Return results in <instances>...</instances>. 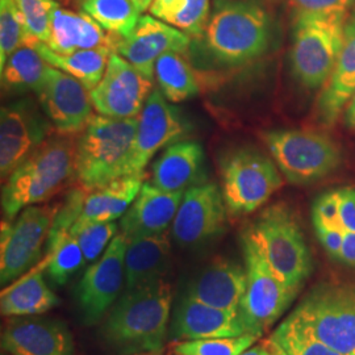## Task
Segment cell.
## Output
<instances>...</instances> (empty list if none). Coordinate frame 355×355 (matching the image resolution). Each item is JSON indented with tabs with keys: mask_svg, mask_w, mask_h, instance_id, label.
Segmentation results:
<instances>
[{
	"mask_svg": "<svg viewBox=\"0 0 355 355\" xmlns=\"http://www.w3.org/2000/svg\"><path fill=\"white\" fill-rule=\"evenodd\" d=\"M37 96L42 112L61 135L80 133L95 116L89 89L53 66H49Z\"/></svg>",
	"mask_w": 355,
	"mask_h": 355,
	"instance_id": "cell-17",
	"label": "cell"
},
{
	"mask_svg": "<svg viewBox=\"0 0 355 355\" xmlns=\"http://www.w3.org/2000/svg\"><path fill=\"white\" fill-rule=\"evenodd\" d=\"M240 355H272L271 347L268 343H262V345H257V346H252L248 350H245L242 354Z\"/></svg>",
	"mask_w": 355,
	"mask_h": 355,
	"instance_id": "cell-45",
	"label": "cell"
},
{
	"mask_svg": "<svg viewBox=\"0 0 355 355\" xmlns=\"http://www.w3.org/2000/svg\"><path fill=\"white\" fill-rule=\"evenodd\" d=\"M139 116L114 119L95 114L76 140V179L91 192L119 178L127 177V167Z\"/></svg>",
	"mask_w": 355,
	"mask_h": 355,
	"instance_id": "cell-3",
	"label": "cell"
},
{
	"mask_svg": "<svg viewBox=\"0 0 355 355\" xmlns=\"http://www.w3.org/2000/svg\"><path fill=\"white\" fill-rule=\"evenodd\" d=\"M340 199V224L345 232L355 233V190H338Z\"/></svg>",
	"mask_w": 355,
	"mask_h": 355,
	"instance_id": "cell-42",
	"label": "cell"
},
{
	"mask_svg": "<svg viewBox=\"0 0 355 355\" xmlns=\"http://www.w3.org/2000/svg\"><path fill=\"white\" fill-rule=\"evenodd\" d=\"M51 123L36 103L23 99L1 107L0 173L4 182L26 157L49 139Z\"/></svg>",
	"mask_w": 355,
	"mask_h": 355,
	"instance_id": "cell-16",
	"label": "cell"
},
{
	"mask_svg": "<svg viewBox=\"0 0 355 355\" xmlns=\"http://www.w3.org/2000/svg\"><path fill=\"white\" fill-rule=\"evenodd\" d=\"M267 343H268V341H267ZM268 345H270V343H268ZM270 347H271V346H270ZM271 352H272V349H271ZM272 355H274V353H272Z\"/></svg>",
	"mask_w": 355,
	"mask_h": 355,
	"instance_id": "cell-50",
	"label": "cell"
},
{
	"mask_svg": "<svg viewBox=\"0 0 355 355\" xmlns=\"http://www.w3.org/2000/svg\"><path fill=\"white\" fill-rule=\"evenodd\" d=\"M29 35L41 42L51 36V12L58 4L55 0H15Z\"/></svg>",
	"mask_w": 355,
	"mask_h": 355,
	"instance_id": "cell-38",
	"label": "cell"
},
{
	"mask_svg": "<svg viewBox=\"0 0 355 355\" xmlns=\"http://www.w3.org/2000/svg\"><path fill=\"white\" fill-rule=\"evenodd\" d=\"M291 316L331 349L355 354V284H318L296 305Z\"/></svg>",
	"mask_w": 355,
	"mask_h": 355,
	"instance_id": "cell-7",
	"label": "cell"
},
{
	"mask_svg": "<svg viewBox=\"0 0 355 355\" xmlns=\"http://www.w3.org/2000/svg\"><path fill=\"white\" fill-rule=\"evenodd\" d=\"M132 1H133V4L136 6V8L142 13L145 12V11H148V10L150 8V6H152V3L154 0H132Z\"/></svg>",
	"mask_w": 355,
	"mask_h": 355,
	"instance_id": "cell-47",
	"label": "cell"
},
{
	"mask_svg": "<svg viewBox=\"0 0 355 355\" xmlns=\"http://www.w3.org/2000/svg\"><path fill=\"white\" fill-rule=\"evenodd\" d=\"M144 175H127L89 192L82 214L70 233L92 223H112L123 217L140 193Z\"/></svg>",
	"mask_w": 355,
	"mask_h": 355,
	"instance_id": "cell-27",
	"label": "cell"
},
{
	"mask_svg": "<svg viewBox=\"0 0 355 355\" xmlns=\"http://www.w3.org/2000/svg\"><path fill=\"white\" fill-rule=\"evenodd\" d=\"M191 124L159 89H153L140 116L129 158L127 175H144V170L161 149L184 140Z\"/></svg>",
	"mask_w": 355,
	"mask_h": 355,
	"instance_id": "cell-13",
	"label": "cell"
},
{
	"mask_svg": "<svg viewBox=\"0 0 355 355\" xmlns=\"http://www.w3.org/2000/svg\"><path fill=\"white\" fill-rule=\"evenodd\" d=\"M171 268V243L167 232L130 240L125 253V290L164 280Z\"/></svg>",
	"mask_w": 355,
	"mask_h": 355,
	"instance_id": "cell-25",
	"label": "cell"
},
{
	"mask_svg": "<svg viewBox=\"0 0 355 355\" xmlns=\"http://www.w3.org/2000/svg\"><path fill=\"white\" fill-rule=\"evenodd\" d=\"M116 223H92L71 233L76 237L83 254L86 263H94L102 257L108 245L116 237Z\"/></svg>",
	"mask_w": 355,
	"mask_h": 355,
	"instance_id": "cell-39",
	"label": "cell"
},
{
	"mask_svg": "<svg viewBox=\"0 0 355 355\" xmlns=\"http://www.w3.org/2000/svg\"><path fill=\"white\" fill-rule=\"evenodd\" d=\"M45 262L26 272L1 292L0 309L7 318L35 316L46 313L60 305V297L51 291L45 278Z\"/></svg>",
	"mask_w": 355,
	"mask_h": 355,
	"instance_id": "cell-26",
	"label": "cell"
},
{
	"mask_svg": "<svg viewBox=\"0 0 355 355\" xmlns=\"http://www.w3.org/2000/svg\"><path fill=\"white\" fill-rule=\"evenodd\" d=\"M119 38L111 36L89 15L64 10L57 4L51 12V36L46 45L58 54L111 48Z\"/></svg>",
	"mask_w": 355,
	"mask_h": 355,
	"instance_id": "cell-23",
	"label": "cell"
},
{
	"mask_svg": "<svg viewBox=\"0 0 355 355\" xmlns=\"http://www.w3.org/2000/svg\"><path fill=\"white\" fill-rule=\"evenodd\" d=\"M268 343H270V346H271V349H272V353L274 355H287L282 349H280L279 346L277 345V343H274V341H271L270 338H268Z\"/></svg>",
	"mask_w": 355,
	"mask_h": 355,
	"instance_id": "cell-48",
	"label": "cell"
},
{
	"mask_svg": "<svg viewBox=\"0 0 355 355\" xmlns=\"http://www.w3.org/2000/svg\"><path fill=\"white\" fill-rule=\"evenodd\" d=\"M259 337L243 334L240 337L203 338L173 343L171 355H240L252 347Z\"/></svg>",
	"mask_w": 355,
	"mask_h": 355,
	"instance_id": "cell-37",
	"label": "cell"
},
{
	"mask_svg": "<svg viewBox=\"0 0 355 355\" xmlns=\"http://www.w3.org/2000/svg\"><path fill=\"white\" fill-rule=\"evenodd\" d=\"M153 89L150 78L114 51L102 80L89 92L98 114L114 119H132L140 116Z\"/></svg>",
	"mask_w": 355,
	"mask_h": 355,
	"instance_id": "cell-15",
	"label": "cell"
},
{
	"mask_svg": "<svg viewBox=\"0 0 355 355\" xmlns=\"http://www.w3.org/2000/svg\"><path fill=\"white\" fill-rule=\"evenodd\" d=\"M282 174L293 184H308L329 175L343 161L338 145L324 133L275 129L262 135Z\"/></svg>",
	"mask_w": 355,
	"mask_h": 355,
	"instance_id": "cell-8",
	"label": "cell"
},
{
	"mask_svg": "<svg viewBox=\"0 0 355 355\" xmlns=\"http://www.w3.org/2000/svg\"><path fill=\"white\" fill-rule=\"evenodd\" d=\"M190 44V35L154 16L144 15L133 32L117 41L114 51L144 76L153 79L155 64L161 55L170 51L184 54Z\"/></svg>",
	"mask_w": 355,
	"mask_h": 355,
	"instance_id": "cell-19",
	"label": "cell"
},
{
	"mask_svg": "<svg viewBox=\"0 0 355 355\" xmlns=\"http://www.w3.org/2000/svg\"><path fill=\"white\" fill-rule=\"evenodd\" d=\"M168 334L173 341L240 337L249 334L239 311L220 309L183 295L171 313Z\"/></svg>",
	"mask_w": 355,
	"mask_h": 355,
	"instance_id": "cell-20",
	"label": "cell"
},
{
	"mask_svg": "<svg viewBox=\"0 0 355 355\" xmlns=\"http://www.w3.org/2000/svg\"><path fill=\"white\" fill-rule=\"evenodd\" d=\"M135 355H164L162 352H150V353H141V354Z\"/></svg>",
	"mask_w": 355,
	"mask_h": 355,
	"instance_id": "cell-49",
	"label": "cell"
},
{
	"mask_svg": "<svg viewBox=\"0 0 355 355\" xmlns=\"http://www.w3.org/2000/svg\"><path fill=\"white\" fill-rule=\"evenodd\" d=\"M227 204L215 183H202L184 192L171 224L173 240L180 248L195 249L224 233Z\"/></svg>",
	"mask_w": 355,
	"mask_h": 355,
	"instance_id": "cell-14",
	"label": "cell"
},
{
	"mask_svg": "<svg viewBox=\"0 0 355 355\" xmlns=\"http://www.w3.org/2000/svg\"><path fill=\"white\" fill-rule=\"evenodd\" d=\"M82 8L105 32L119 40L128 37L141 17L132 0H83Z\"/></svg>",
	"mask_w": 355,
	"mask_h": 355,
	"instance_id": "cell-33",
	"label": "cell"
},
{
	"mask_svg": "<svg viewBox=\"0 0 355 355\" xmlns=\"http://www.w3.org/2000/svg\"><path fill=\"white\" fill-rule=\"evenodd\" d=\"M154 76L159 91L170 103H180L199 94V85L190 64L180 53H165L155 64Z\"/></svg>",
	"mask_w": 355,
	"mask_h": 355,
	"instance_id": "cell-31",
	"label": "cell"
},
{
	"mask_svg": "<svg viewBox=\"0 0 355 355\" xmlns=\"http://www.w3.org/2000/svg\"><path fill=\"white\" fill-rule=\"evenodd\" d=\"M129 240L116 234L102 257L86 270L76 284V300L82 322L99 324L111 311L125 286V253Z\"/></svg>",
	"mask_w": 355,
	"mask_h": 355,
	"instance_id": "cell-12",
	"label": "cell"
},
{
	"mask_svg": "<svg viewBox=\"0 0 355 355\" xmlns=\"http://www.w3.org/2000/svg\"><path fill=\"white\" fill-rule=\"evenodd\" d=\"M184 192H168L144 182L140 193L120 220L121 233L129 241L165 233L175 218Z\"/></svg>",
	"mask_w": 355,
	"mask_h": 355,
	"instance_id": "cell-21",
	"label": "cell"
},
{
	"mask_svg": "<svg viewBox=\"0 0 355 355\" xmlns=\"http://www.w3.org/2000/svg\"><path fill=\"white\" fill-rule=\"evenodd\" d=\"M340 259L343 263L355 267V233L345 232Z\"/></svg>",
	"mask_w": 355,
	"mask_h": 355,
	"instance_id": "cell-44",
	"label": "cell"
},
{
	"mask_svg": "<svg viewBox=\"0 0 355 355\" xmlns=\"http://www.w3.org/2000/svg\"><path fill=\"white\" fill-rule=\"evenodd\" d=\"M76 178V141L69 135L44 141L3 182L1 209L7 221L31 205L49 200Z\"/></svg>",
	"mask_w": 355,
	"mask_h": 355,
	"instance_id": "cell-2",
	"label": "cell"
},
{
	"mask_svg": "<svg viewBox=\"0 0 355 355\" xmlns=\"http://www.w3.org/2000/svg\"><path fill=\"white\" fill-rule=\"evenodd\" d=\"M315 230H316L318 240L327 250V253L333 258L340 259L345 230L343 228H329L322 225L315 227Z\"/></svg>",
	"mask_w": 355,
	"mask_h": 355,
	"instance_id": "cell-43",
	"label": "cell"
},
{
	"mask_svg": "<svg viewBox=\"0 0 355 355\" xmlns=\"http://www.w3.org/2000/svg\"><path fill=\"white\" fill-rule=\"evenodd\" d=\"M277 165L253 149H239L221 162V192L232 215H249L282 187Z\"/></svg>",
	"mask_w": 355,
	"mask_h": 355,
	"instance_id": "cell-9",
	"label": "cell"
},
{
	"mask_svg": "<svg viewBox=\"0 0 355 355\" xmlns=\"http://www.w3.org/2000/svg\"><path fill=\"white\" fill-rule=\"evenodd\" d=\"M262 254L277 278L299 293L312 274V255L304 234L291 211L284 205L265 209L243 232Z\"/></svg>",
	"mask_w": 355,
	"mask_h": 355,
	"instance_id": "cell-5",
	"label": "cell"
},
{
	"mask_svg": "<svg viewBox=\"0 0 355 355\" xmlns=\"http://www.w3.org/2000/svg\"><path fill=\"white\" fill-rule=\"evenodd\" d=\"M49 66L35 46L24 45L12 53L0 69L1 85L6 89L32 91L37 95L45 83Z\"/></svg>",
	"mask_w": 355,
	"mask_h": 355,
	"instance_id": "cell-30",
	"label": "cell"
},
{
	"mask_svg": "<svg viewBox=\"0 0 355 355\" xmlns=\"http://www.w3.org/2000/svg\"><path fill=\"white\" fill-rule=\"evenodd\" d=\"M270 340L287 355H345L321 343L291 315L275 329Z\"/></svg>",
	"mask_w": 355,
	"mask_h": 355,
	"instance_id": "cell-35",
	"label": "cell"
},
{
	"mask_svg": "<svg viewBox=\"0 0 355 355\" xmlns=\"http://www.w3.org/2000/svg\"><path fill=\"white\" fill-rule=\"evenodd\" d=\"M149 11L190 36H203L211 16V0H154Z\"/></svg>",
	"mask_w": 355,
	"mask_h": 355,
	"instance_id": "cell-32",
	"label": "cell"
},
{
	"mask_svg": "<svg viewBox=\"0 0 355 355\" xmlns=\"http://www.w3.org/2000/svg\"><path fill=\"white\" fill-rule=\"evenodd\" d=\"M54 215V208L37 204L24 208L12 221L3 220L0 230L1 286L11 284L40 262Z\"/></svg>",
	"mask_w": 355,
	"mask_h": 355,
	"instance_id": "cell-11",
	"label": "cell"
},
{
	"mask_svg": "<svg viewBox=\"0 0 355 355\" xmlns=\"http://www.w3.org/2000/svg\"><path fill=\"white\" fill-rule=\"evenodd\" d=\"M297 12L347 13L353 0H288Z\"/></svg>",
	"mask_w": 355,
	"mask_h": 355,
	"instance_id": "cell-41",
	"label": "cell"
},
{
	"mask_svg": "<svg viewBox=\"0 0 355 355\" xmlns=\"http://www.w3.org/2000/svg\"><path fill=\"white\" fill-rule=\"evenodd\" d=\"M346 123L350 128H355V94L346 110Z\"/></svg>",
	"mask_w": 355,
	"mask_h": 355,
	"instance_id": "cell-46",
	"label": "cell"
},
{
	"mask_svg": "<svg viewBox=\"0 0 355 355\" xmlns=\"http://www.w3.org/2000/svg\"><path fill=\"white\" fill-rule=\"evenodd\" d=\"M37 42L29 35L15 0H0V69L19 48Z\"/></svg>",
	"mask_w": 355,
	"mask_h": 355,
	"instance_id": "cell-36",
	"label": "cell"
},
{
	"mask_svg": "<svg viewBox=\"0 0 355 355\" xmlns=\"http://www.w3.org/2000/svg\"><path fill=\"white\" fill-rule=\"evenodd\" d=\"M1 349L10 355H74V337L64 321L35 316L11 318L1 333Z\"/></svg>",
	"mask_w": 355,
	"mask_h": 355,
	"instance_id": "cell-18",
	"label": "cell"
},
{
	"mask_svg": "<svg viewBox=\"0 0 355 355\" xmlns=\"http://www.w3.org/2000/svg\"><path fill=\"white\" fill-rule=\"evenodd\" d=\"M246 287L245 267L230 259L216 258L186 284L183 295L220 309L239 311Z\"/></svg>",
	"mask_w": 355,
	"mask_h": 355,
	"instance_id": "cell-22",
	"label": "cell"
},
{
	"mask_svg": "<svg viewBox=\"0 0 355 355\" xmlns=\"http://www.w3.org/2000/svg\"><path fill=\"white\" fill-rule=\"evenodd\" d=\"M242 252L248 287L243 295L240 313L249 334L261 337L288 309L297 293L288 290L253 242L242 234Z\"/></svg>",
	"mask_w": 355,
	"mask_h": 355,
	"instance_id": "cell-10",
	"label": "cell"
},
{
	"mask_svg": "<svg viewBox=\"0 0 355 355\" xmlns=\"http://www.w3.org/2000/svg\"><path fill=\"white\" fill-rule=\"evenodd\" d=\"M32 46L41 53L48 64L76 78L89 91L95 89L102 80L108 60L114 51L111 48H101L74 51L71 54H58L41 41Z\"/></svg>",
	"mask_w": 355,
	"mask_h": 355,
	"instance_id": "cell-29",
	"label": "cell"
},
{
	"mask_svg": "<svg viewBox=\"0 0 355 355\" xmlns=\"http://www.w3.org/2000/svg\"><path fill=\"white\" fill-rule=\"evenodd\" d=\"M171 308L173 288L166 279L125 290L103 320V343L114 355L162 352Z\"/></svg>",
	"mask_w": 355,
	"mask_h": 355,
	"instance_id": "cell-1",
	"label": "cell"
},
{
	"mask_svg": "<svg viewBox=\"0 0 355 355\" xmlns=\"http://www.w3.org/2000/svg\"><path fill=\"white\" fill-rule=\"evenodd\" d=\"M203 37L207 51L217 62L228 66L248 64L268 49L270 19L253 1H218Z\"/></svg>",
	"mask_w": 355,
	"mask_h": 355,
	"instance_id": "cell-4",
	"label": "cell"
},
{
	"mask_svg": "<svg viewBox=\"0 0 355 355\" xmlns=\"http://www.w3.org/2000/svg\"><path fill=\"white\" fill-rule=\"evenodd\" d=\"M203 168V145L198 141H179L154 161L152 183L168 192L187 191L204 183Z\"/></svg>",
	"mask_w": 355,
	"mask_h": 355,
	"instance_id": "cell-24",
	"label": "cell"
},
{
	"mask_svg": "<svg viewBox=\"0 0 355 355\" xmlns=\"http://www.w3.org/2000/svg\"><path fill=\"white\" fill-rule=\"evenodd\" d=\"M44 262L45 272L57 287L64 286L78 270L86 265L83 250L71 233L54 241L46 242V257Z\"/></svg>",
	"mask_w": 355,
	"mask_h": 355,
	"instance_id": "cell-34",
	"label": "cell"
},
{
	"mask_svg": "<svg viewBox=\"0 0 355 355\" xmlns=\"http://www.w3.org/2000/svg\"><path fill=\"white\" fill-rule=\"evenodd\" d=\"M1 355H10V354H6V353H4V352H3V354Z\"/></svg>",
	"mask_w": 355,
	"mask_h": 355,
	"instance_id": "cell-51",
	"label": "cell"
},
{
	"mask_svg": "<svg viewBox=\"0 0 355 355\" xmlns=\"http://www.w3.org/2000/svg\"><path fill=\"white\" fill-rule=\"evenodd\" d=\"M346 15H296L292 33V73L305 87L316 89L329 79L343 51Z\"/></svg>",
	"mask_w": 355,
	"mask_h": 355,
	"instance_id": "cell-6",
	"label": "cell"
},
{
	"mask_svg": "<svg viewBox=\"0 0 355 355\" xmlns=\"http://www.w3.org/2000/svg\"><path fill=\"white\" fill-rule=\"evenodd\" d=\"M355 94V21L346 24L343 51L318 99L322 121L331 125Z\"/></svg>",
	"mask_w": 355,
	"mask_h": 355,
	"instance_id": "cell-28",
	"label": "cell"
},
{
	"mask_svg": "<svg viewBox=\"0 0 355 355\" xmlns=\"http://www.w3.org/2000/svg\"><path fill=\"white\" fill-rule=\"evenodd\" d=\"M313 227L343 228L340 224V199L338 191H329L318 196L312 205Z\"/></svg>",
	"mask_w": 355,
	"mask_h": 355,
	"instance_id": "cell-40",
	"label": "cell"
}]
</instances>
